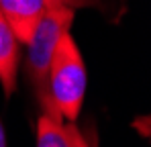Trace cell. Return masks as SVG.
Instances as JSON below:
<instances>
[{
    "label": "cell",
    "mask_w": 151,
    "mask_h": 147,
    "mask_svg": "<svg viewBox=\"0 0 151 147\" xmlns=\"http://www.w3.org/2000/svg\"><path fill=\"white\" fill-rule=\"evenodd\" d=\"M47 88L61 117L68 122L78 121L86 96V66L72 33H65L57 43L51 59Z\"/></svg>",
    "instance_id": "1"
},
{
    "label": "cell",
    "mask_w": 151,
    "mask_h": 147,
    "mask_svg": "<svg viewBox=\"0 0 151 147\" xmlns=\"http://www.w3.org/2000/svg\"><path fill=\"white\" fill-rule=\"evenodd\" d=\"M74 14L76 10H70V8H47L41 23L37 24L35 35L27 43V78L39 104L51 98L49 88H47L51 59H53L59 39L65 33H70Z\"/></svg>",
    "instance_id": "2"
},
{
    "label": "cell",
    "mask_w": 151,
    "mask_h": 147,
    "mask_svg": "<svg viewBox=\"0 0 151 147\" xmlns=\"http://www.w3.org/2000/svg\"><path fill=\"white\" fill-rule=\"evenodd\" d=\"M88 143L78 131L76 122H68L53 100L41 102V115L37 121V147H84Z\"/></svg>",
    "instance_id": "3"
},
{
    "label": "cell",
    "mask_w": 151,
    "mask_h": 147,
    "mask_svg": "<svg viewBox=\"0 0 151 147\" xmlns=\"http://www.w3.org/2000/svg\"><path fill=\"white\" fill-rule=\"evenodd\" d=\"M0 12L12 29L19 43H29L47 12L45 0H0Z\"/></svg>",
    "instance_id": "4"
},
{
    "label": "cell",
    "mask_w": 151,
    "mask_h": 147,
    "mask_svg": "<svg viewBox=\"0 0 151 147\" xmlns=\"http://www.w3.org/2000/svg\"><path fill=\"white\" fill-rule=\"evenodd\" d=\"M19 61H21V43L0 12V84L4 88L6 98H10L17 90Z\"/></svg>",
    "instance_id": "5"
},
{
    "label": "cell",
    "mask_w": 151,
    "mask_h": 147,
    "mask_svg": "<svg viewBox=\"0 0 151 147\" xmlns=\"http://www.w3.org/2000/svg\"><path fill=\"white\" fill-rule=\"evenodd\" d=\"M45 2H47V8H70V10L90 8V6L100 8L102 6V0H45Z\"/></svg>",
    "instance_id": "6"
},
{
    "label": "cell",
    "mask_w": 151,
    "mask_h": 147,
    "mask_svg": "<svg viewBox=\"0 0 151 147\" xmlns=\"http://www.w3.org/2000/svg\"><path fill=\"white\" fill-rule=\"evenodd\" d=\"M0 147H6V135H4V129H2V122H0Z\"/></svg>",
    "instance_id": "7"
},
{
    "label": "cell",
    "mask_w": 151,
    "mask_h": 147,
    "mask_svg": "<svg viewBox=\"0 0 151 147\" xmlns=\"http://www.w3.org/2000/svg\"><path fill=\"white\" fill-rule=\"evenodd\" d=\"M84 147H90V145H88V143H86V145H84Z\"/></svg>",
    "instance_id": "8"
}]
</instances>
